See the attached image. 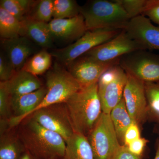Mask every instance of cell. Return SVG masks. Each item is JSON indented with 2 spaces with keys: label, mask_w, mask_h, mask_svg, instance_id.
<instances>
[{
  "label": "cell",
  "mask_w": 159,
  "mask_h": 159,
  "mask_svg": "<svg viewBox=\"0 0 159 159\" xmlns=\"http://www.w3.org/2000/svg\"><path fill=\"white\" fill-rule=\"evenodd\" d=\"M17 134L26 150L39 159L63 158L66 141L61 136L43 127L30 117L18 125Z\"/></svg>",
  "instance_id": "obj_1"
},
{
  "label": "cell",
  "mask_w": 159,
  "mask_h": 159,
  "mask_svg": "<svg viewBox=\"0 0 159 159\" xmlns=\"http://www.w3.org/2000/svg\"><path fill=\"white\" fill-rule=\"evenodd\" d=\"M142 15L159 25V0H147Z\"/></svg>",
  "instance_id": "obj_31"
},
{
  "label": "cell",
  "mask_w": 159,
  "mask_h": 159,
  "mask_svg": "<svg viewBox=\"0 0 159 159\" xmlns=\"http://www.w3.org/2000/svg\"><path fill=\"white\" fill-rule=\"evenodd\" d=\"M139 138H140V132L139 126L136 123H133L125 131L124 145L128 146L131 142Z\"/></svg>",
  "instance_id": "obj_32"
},
{
  "label": "cell",
  "mask_w": 159,
  "mask_h": 159,
  "mask_svg": "<svg viewBox=\"0 0 159 159\" xmlns=\"http://www.w3.org/2000/svg\"><path fill=\"white\" fill-rule=\"evenodd\" d=\"M130 20L142 15L147 0H117Z\"/></svg>",
  "instance_id": "obj_28"
},
{
  "label": "cell",
  "mask_w": 159,
  "mask_h": 159,
  "mask_svg": "<svg viewBox=\"0 0 159 159\" xmlns=\"http://www.w3.org/2000/svg\"><path fill=\"white\" fill-rule=\"evenodd\" d=\"M55 19L70 18L80 14V6L74 0H53Z\"/></svg>",
  "instance_id": "obj_25"
},
{
  "label": "cell",
  "mask_w": 159,
  "mask_h": 159,
  "mask_svg": "<svg viewBox=\"0 0 159 159\" xmlns=\"http://www.w3.org/2000/svg\"><path fill=\"white\" fill-rule=\"evenodd\" d=\"M17 134L6 132L0 139V159H20L26 151Z\"/></svg>",
  "instance_id": "obj_20"
},
{
  "label": "cell",
  "mask_w": 159,
  "mask_h": 159,
  "mask_svg": "<svg viewBox=\"0 0 159 159\" xmlns=\"http://www.w3.org/2000/svg\"><path fill=\"white\" fill-rule=\"evenodd\" d=\"M11 97L6 87V82L0 83V116L1 119L9 120L11 108Z\"/></svg>",
  "instance_id": "obj_29"
},
{
  "label": "cell",
  "mask_w": 159,
  "mask_h": 159,
  "mask_svg": "<svg viewBox=\"0 0 159 159\" xmlns=\"http://www.w3.org/2000/svg\"><path fill=\"white\" fill-rule=\"evenodd\" d=\"M119 65L126 73L145 82L159 81V54L140 50L120 57Z\"/></svg>",
  "instance_id": "obj_8"
},
{
  "label": "cell",
  "mask_w": 159,
  "mask_h": 159,
  "mask_svg": "<svg viewBox=\"0 0 159 159\" xmlns=\"http://www.w3.org/2000/svg\"><path fill=\"white\" fill-rule=\"evenodd\" d=\"M2 44L6 55L16 71L23 69L34 51L31 42L26 36L3 39Z\"/></svg>",
  "instance_id": "obj_16"
},
{
  "label": "cell",
  "mask_w": 159,
  "mask_h": 159,
  "mask_svg": "<svg viewBox=\"0 0 159 159\" xmlns=\"http://www.w3.org/2000/svg\"><path fill=\"white\" fill-rule=\"evenodd\" d=\"M87 31L124 30L130 19L117 0H93L80 6Z\"/></svg>",
  "instance_id": "obj_3"
},
{
  "label": "cell",
  "mask_w": 159,
  "mask_h": 159,
  "mask_svg": "<svg viewBox=\"0 0 159 159\" xmlns=\"http://www.w3.org/2000/svg\"><path fill=\"white\" fill-rule=\"evenodd\" d=\"M22 23L21 36H26L44 48H51L53 38L49 29L48 23L39 21L26 17Z\"/></svg>",
  "instance_id": "obj_18"
},
{
  "label": "cell",
  "mask_w": 159,
  "mask_h": 159,
  "mask_svg": "<svg viewBox=\"0 0 159 159\" xmlns=\"http://www.w3.org/2000/svg\"><path fill=\"white\" fill-rule=\"evenodd\" d=\"M5 82L11 97L29 93L43 87L37 76L23 69L16 71L11 79Z\"/></svg>",
  "instance_id": "obj_17"
},
{
  "label": "cell",
  "mask_w": 159,
  "mask_h": 159,
  "mask_svg": "<svg viewBox=\"0 0 159 159\" xmlns=\"http://www.w3.org/2000/svg\"><path fill=\"white\" fill-rule=\"evenodd\" d=\"M127 74L123 97L131 118L138 125L145 119L148 110L145 82Z\"/></svg>",
  "instance_id": "obj_12"
},
{
  "label": "cell",
  "mask_w": 159,
  "mask_h": 159,
  "mask_svg": "<svg viewBox=\"0 0 159 159\" xmlns=\"http://www.w3.org/2000/svg\"><path fill=\"white\" fill-rule=\"evenodd\" d=\"M127 74L119 64L106 71L98 82V90L102 112L111 111L123 98Z\"/></svg>",
  "instance_id": "obj_7"
},
{
  "label": "cell",
  "mask_w": 159,
  "mask_h": 159,
  "mask_svg": "<svg viewBox=\"0 0 159 159\" xmlns=\"http://www.w3.org/2000/svg\"><path fill=\"white\" fill-rule=\"evenodd\" d=\"M35 2L30 0H1L0 7L22 22Z\"/></svg>",
  "instance_id": "obj_24"
},
{
  "label": "cell",
  "mask_w": 159,
  "mask_h": 159,
  "mask_svg": "<svg viewBox=\"0 0 159 159\" xmlns=\"http://www.w3.org/2000/svg\"><path fill=\"white\" fill-rule=\"evenodd\" d=\"M22 23L0 7V35L3 39L21 36Z\"/></svg>",
  "instance_id": "obj_22"
},
{
  "label": "cell",
  "mask_w": 159,
  "mask_h": 159,
  "mask_svg": "<svg viewBox=\"0 0 159 159\" xmlns=\"http://www.w3.org/2000/svg\"><path fill=\"white\" fill-rule=\"evenodd\" d=\"M48 26L53 39L65 41H76L88 31L81 14L70 18L54 19Z\"/></svg>",
  "instance_id": "obj_15"
},
{
  "label": "cell",
  "mask_w": 159,
  "mask_h": 159,
  "mask_svg": "<svg viewBox=\"0 0 159 159\" xmlns=\"http://www.w3.org/2000/svg\"><path fill=\"white\" fill-rule=\"evenodd\" d=\"M122 30L98 29L87 31L82 37L70 45L54 50L51 55L61 64L68 67L92 49L116 36Z\"/></svg>",
  "instance_id": "obj_6"
},
{
  "label": "cell",
  "mask_w": 159,
  "mask_h": 159,
  "mask_svg": "<svg viewBox=\"0 0 159 159\" xmlns=\"http://www.w3.org/2000/svg\"><path fill=\"white\" fill-rule=\"evenodd\" d=\"M124 30L146 50L159 51V27L153 25L148 18L141 15L132 19Z\"/></svg>",
  "instance_id": "obj_13"
},
{
  "label": "cell",
  "mask_w": 159,
  "mask_h": 159,
  "mask_svg": "<svg viewBox=\"0 0 159 159\" xmlns=\"http://www.w3.org/2000/svg\"><path fill=\"white\" fill-rule=\"evenodd\" d=\"M110 115L119 141L124 143L125 131L130 125L135 122L129 113L123 97L112 110Z\"/></svg>",
  "instance_id": "obj_21"
},
{
  "label": "cell",
  "mask_w": 159,
  "mask_h": 159,
  "mask_svg": "<svg viewBox=\"0 0 159 159\" xmlns=\"http://www.w3.org/2000/svg\"><path fill=\"white\" fill-rule=\"evenodd\" d=\"M114 159H141L140 157L135 155L129 150L128 147L121 145Z\"/></svg>",
  "instance_id": "obj_34"
},
{
  "label": "cell",
  "mask_w": 159,
  "mask_h": 159,
  "mask_svg": "<svg viewBox=\"0 0 159 159\" xmlns=\"http://www.w3.org/2000/svg\"></svg>",
  "instance_id": "obj_37"
},
{
  "label": "cell",
  "mask_w": 159,
  "mask_h": 159,
  "mask_svg": "<svg viewBox=\"0 0 159 159\" xmlns=\"http://www.w3.org/2000/svg\"><path fill=\"white\" fill-rule=\"evenodd\" d=\"M120 58L109 62H101L83 55L68 66V71L81 88L98 83L102 74L108 69L119 63Z\"/></svg>",
  "instance_id": "obj_11"
},
{
  "label": "cell",
  "mask_w": 159,
  "mask_h": 159,
  "mask_svg": "<svg viewBox=\"0 0 159 159\" xmlns=\"http://www.w3.org/2000/svg\"><path fill=\"white\" fill-rule=\"evenodd\" d=\"M145 86L148 108L159 122V81L145 82Z\"/></svg>",
  "instance_id": "obj_27"
},
{
  "label": "cell",
  "mask_w": 159,
  "mask_h": 159,
  "mask_svg": "<svg viewBox=\"0 0 159 159\" xmlns=\"http://www.w3.org/2000/svg\"><path fill=\"white\" fill-rule=\"evenodd\" d=\"M47 93L46 87L29 93L11 97V111L14 116L9 119V129L19 125L30 116L42 102Z\"/></svg>",
  "instance_id": "obj_14"
},
{
  "label": "cell",
  "mask_w": 159,
  "mask_h": 159,
  "mask_svg": "<svg viewBox=\"0 0 159 159\" xmlns=\"http://www.w3.org/2000/svg\"><path fill=\"white\" fill-rule=\"evenodd\" d=\"M65 103L74 133L87 137L102 112L98 83L81 88Z\"/></svg>",
  "instance_id": "obj_2"
},
{
  "label": "cell",
  "mask_w": 159,
  "mask_h": 159,
  "mask_svg": "<svg viewBox=\"0 0 159 159\" xmlns=\"http://www.w3.org/2000/svg\"><path fill=\"white\" fill-rule=\"evenodd\" d=\"M46 81L47 94L32 114L46 107L66 103L72 95L81 88L69 71L57 63L47 73Z\"/></svg>",
  "instance_id": "obj_4"
},
{
  "label": "cell",
  "mask_w": 159,
  "mask_h": 159,
  "mask_svg": "<svg viewBox=\"0 0 159 159\" xmlns=\"http://www.w3.org/2000/svg\"><path fill=\"white\" fill-rule=\"evenodd\" d=\"M154 159H159V142L158 144L156 153V155Z\"/></svg>",
  "instance_id": "obj_36"
},
{
  "label": "cell",
  "mask_w": 159,
  "mask_h": 159,
  "mask_svg": "<svg viewBox=\"0 0 159 159\" xmlns=\"http://www.w3.org/2000/svg\"><path fill=\"white\" fill-rule=\"evenodd\" d=\"M12 65L7 56L1 52L0 55V80L1 82H6L11 79L16 73Z\"/></svg>",
  "instance_id": "obj_30"
},
{
  "label": "cell",
  "mask_w": 159,
  "mask_h": 159,
  "mask_svg": "<svg viewBox=\"0 0 159 159\" xmlns=\"http://www.w3.org/2000/svg\"><path fill=\"white\" fill-rule=\"evenodd\" d=\"M20 159H39L31 154L28 151L26 150L22 155Z\"/></svg>",
  "instance_id": "obj_35"
},
{
  "label": "cell",
  "mask_w": 159,
  "mask_h": 159,
  "mask_svg": "<svg viewBox=\"0 0 159 159\" xmlns=\"http://www.w3.org/2000/svg\"><path fill=\"white\" fill-rule=\"evenodd\" d=\"M28 117L47 129L58 134L66 142L74 134L65 103L53 104L40 109Z\"/></svg>",
  "instance_id": "obj_9"
},
{
  "label": "cell",
  "mask_w": 159,
  "mask_h": 159,
  "mask_svg": "<svg viewBox=\"0 0 159 159\" xmlns=\"http://www.w3.org/2000/svg\"><path fill=\"white\" fill-rule=\"evenodd\" d=\"M145 48L133 39L125 30L116 36L95 47L84 55L101 62H109L119 59L125 54Z\"/></svg>",
  "instance_id": "obj_10"
},
{
  "label": "cell",
  "mask_w": 159,
  "mask_h": 159,
  "mask_svg": "<svg viewBox=\"0 0 159 159\" xmlns=\"http://www.w3.org/2000/svg\"><path fill=\"white\" fill-rule=\"evenodd\" d=\"M30 18L32 19L48 23L53 16L54 2L53 0H41L35 2Z\"/></svg>",
  "instance_id": "obj_26"
},
{
  "label": "cell",
  "mask_w": 159,
  "mask_h": 159,
  "mask_svg": "<svg viewBox=\"0 0 159 159\" xmlns=\"http://www.w3.org/2000/svg\"><path fill=\"white\" fill-rule=\"evenodd\" d=\"M87 137L95 159H114L122 145L109 114L102 112Z\"/></svg>",
  "instance_id": "obj_5"
},
{
  "label": "cell",
  "mask_w": 159,
  "mask_h": 159,
  "mask_svg": "<svg viewBox=\"0 0 159 159\" xmlns=\"http://www.w3.org/2000/svg\"><path fill=\"white\" fill-rule=\"evenodd\" d=\"M147 141L144 138H139L131 142L127 147L132 153L140 157L142 154Z\"/></svg>",
  "instance_id": "obj_33"
},
{
  "label": "cell",
  "mask_w": 159,
  "mask_h": 159,
  "mask_svg": "<svg viewBox=\"0 0 159 159\" xmlns=\"http://www.w3.org/2000/svg\"><path fill=\"white\" fill-rule=\"evenodd\" d=\"M66 144L63 159H95L93 149L85 136L74 133Z\"/></svg>",
  "instance_id": "obj_19"
},
{
  "label": "cell",
  "mask_w": 159,
  "mask_h": 159,
  "mask_svg": "<svg viewBox=\"0 0 159 159\" xmlns=\"http://www.w3.org/2000/svg\"><path fill=\"white\" fill-rule=\"evenodd\" d=\"M52 55L45 50L39 51L28 60L23 67V70L34 76L44 74L51 67Z\"/></svg>",
  "instance_id": "obj_23"
}]
</instances>
